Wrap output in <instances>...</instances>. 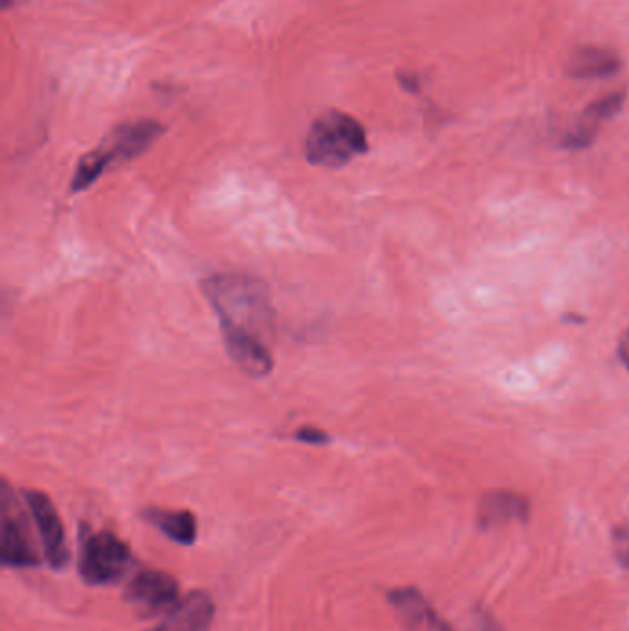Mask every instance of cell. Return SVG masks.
I'll return each instance as SVG.
<instances>
[{"label": "cell", "mask_w": 629, "mask_h": 631, "mask_svg": "<svg viewBox=\"0 0 629 631\" xmlns=\"http://www.w3.org/2000/svg\"><path fill=\"white\" fill-rule=\"evenodd\" d=\"M203 294L219 316L224 336H252L268 342L275 313L268 286L242 274H220L202 283Z\"/></svg>", "instance_id": "cell-1"}, {"label": "cell", "mask_w": 629, "mask_h": 631, "mask_svg": "<svg viewBox=\"0 0 629 631\" xmlns=\"http://www.w3.org/2000/svg\"><path fill=\"white\" fill-rule=\"evenodd\" d=\"M133 566V554L122 539L111 532H83L78 571L89 586H111Z\"/></svg>", "instance_id": "cell-4"}, {"label": "cell", "mask_w": 629, "mask_h": 631, "mask_svg": "<svg viewBox=\"0 0 629 631\" xmlns=\"http://www.w3.org/2000/svg\"><path fill=\"white\" fill-rule=\"evenodd\" d=\"M625 93H611L603 99L592 102L580 121L576 122V126L570 130L569 135L565 139V146L569 149H586L597 138L598 130L603 122L613 119L622 105H625Z\"/></svg>", "instance_id": "cell-9"}, {"label": "cell", "mask_w": 629, "mask_h": 631, "mask_svg": "<svg viewBox=\"0 0 629 631\" xmlns=\"http://www.w3.org/2000/svg\"><path fill=\"white\" fill-rule=\"evenodd\" d=\"M0 558L6 567H38L41 563L33 545L30 521L24 516L8 484L2 486V510H0Z\"/></svg>", "instance_id": "cell-5"}, {"label": "cell", "mask_w": 629, "mask_h": 631, "mask_svg": "<svg viewBox=\"0 0 629 631\" xmlns=\"http://www.w3.org/2000/svg\"><path fill=\"white\" fill-rule=\"evenodd\" d=\"M615 556L625 567H629V521L617 528L613 538Z\"/></svg>", "instance_id": "cell-14"}, {"label": "cell", "mask_w": 629, "mask_h": 631, "mask_svg": "<svg viewBox=\"0 0 629 631\" xmlns=\"http://www.w3.org/2000/svg\"><path fill=\"white\" fill-rule=\"evenodd\" d=\"M164 128L155 121H139L116 128L104 143L91 150L78 161L77 174L72 177V193H82L91 187L105 169L143 154L163 135Z\"/></svg>", "instance_id": "cell-2"}, {"label": "cell", "mask_w": 629, "mask_h": 631, "mask_svg": "<svg viewBox=\"0 0 629 631\" xmlns=\"http://www.w3.org/2000/svg\"><path fill=\"white\" fill-rule=\"evenodd\" d=\"M619 353L620 358L625 360L626 368L629 369V329L626 330L625 336L620 338Z\"/></svg>", "instance_id": "cell-17"}, {"label": "cell", "mask_w": 629, "mask_h": 631, "mask_svg": "<svg viewBox=\"0 0 629 631\" xmlns=\"http://www.w3.org/2000/svg\"><path fill=\"white\" fill-rule=\"evenodd\" d=\"M389 602L395 611L399 613L400 621L405 622L410 630L430 631H456L449 622H445L442 617L434 611L433 605L428 604L417 589L403 588L395 589L389 593Z\"/></svg>", "instance_id": "cell-8"}, {"label": "cell", "mask_w": 629, "mask_h": 631, "mask_svg": "<svg viewBox=\"0 0 629 631\" xmlns=\"http://www.w3.org/2000/svg\"><path fill=\"white\" fill-rule=\"evenodd\" d=\"M528 500L511 491H491L481 500L478 521L481 527H498L511 521H525Z\"/></svg>", "instance_id": "cell-12"}, {"label": "cell", "mask_w": 629, "mask_h": 631, "mask_svg": "<svg viewBox=\"0 0 629 631\" xmlns=\"http://www.w3.org/2000/svg\"><path fill=\"white\" fill-rule=\"evenodd\" d=\"M144 519L152 522L175 543L194 545L196 541L197 521L192 511L150 508V510L144 511Z\"/></svg>", "instance_id": "cell-13"}, {"label": "cell", "mask_w": 629, "mask_h": 631, "mask_svg": "<svg viewBox=\"0 0 629 631\" xmlns=\"http://www.w3.org/2000/svg\"><path fill=\"white\" fill-rule=\"evenodd\" d=\"M214 604L211 597L203 591L186 594L174 610L170 611L166 621L152 631H211Z\"/></svg>", "instance_id": "cell-10"}, {"label": "cell", "mask_w": 629, "mask_h": 631, "mask_svg": "<svg viewBox=\"0 0 629 631\" xmlns=\"http://www.w3.org/2000/svg\"><path fill=\"white\" fill-rule=\"evenodd\" d=\"M28 508L32 511L33 521L38 527L39 538L43 543L44 560L54 571L65 569L71 561V549L67 543V533L60 513L55 510L54 502L43 491H24Z\"/></svg>", "instance_id": "cell-6"}, {"label": "cell", "mask_w": 629, "mask_h": 631, "mask_svg": "<svg viewBox=\"0 0 629 631\" xmlns=\"http://www.w3.org/2000/svg\"><path fill=\"white\" fill-rule=\"evenodd\" d=\"M622 67L620 55L613 50L602 49V47H581V49L572 52L567 63V74L572 78H591L611 77Z\"/></svg>", "instance_id": "cell-11"}, {"label": "cell", "mask_w": 629, "mask_h": 631, "mask_svg": "<svg viewBox=\"0 0 629 631\" xmlns=\"http://www.w3.org/2000/svg\"><path fill=\"white\" fill-rule=\"evenodd\" d=\"M126 600L144 617L172 611L180 604V583L163 571H141L128 583Z\"/></svg>", "instance_id": "cell-7"}, {"label": "cell", "mask_w": 629, "mask_h": 631, "mask_svg": "<svg viewBox=\"0 0 629 631\" xmlns=\"http://www.w3.org/2000/svg\"><path fill=\"white\" fill-rule=\"evenodd\" d=\"M475 631H503L497 627V622H493L489 617L478 615L476 617V628Z\"/></svg>", "instance_id": "cell-16"}, {"label": "cell", "mask_w": 629, "mask_h": 631, "mask_svg": "<svg viewBox=\"0 0 629 631\" xmlns=\"http://www.w3.org/2000/svg\"><path fill=\"white\" fill-rule=\"evenodd\" d=\"M366 152V130L344 111H327L317 116L305 141L308 163L325 169L345 166Z\"/></svg>", "instance_id": "cell-3"}, {"label": "cell", "mask_w": 629, "mask_h": 631, "mask_svg": "<svg viewBox=\"0 0 629 631\" xmlns=\"http://www.w3.org/2000/svg\"><path fill=\"white\" fill-rule=\"evenodd\" d=\"M294 436H296L297 441H302V444L325 445L331 441V436H328L325 430H319V428L316 427L300 428Z\"/></svg>", "instance_id": "cell-15"}]
</instances>
